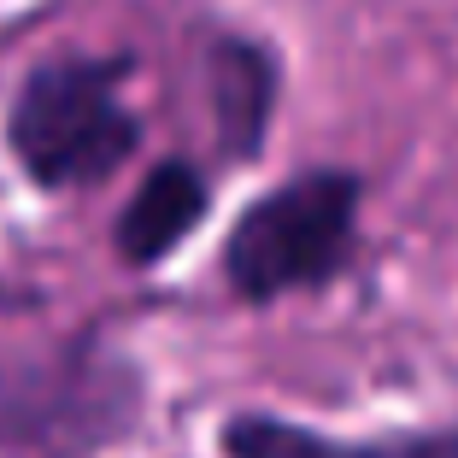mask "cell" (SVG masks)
I'll use <instances>...</instances> for the list:
<instances>
[{"instance_id": "cell-2", "label": "cell", "mask_w": 458, "mask_h": 458, "mask_svg": "<svg viewBox=\"0 0 458 458\" xmlns=\"http://www.w3.org/2000/svg\"><path fill=\"white\" fill-rule=\"evenodd\" d=\"M135 54H47L6 106V148L41 194L100 189L141 153V112L123 100Z\"/></svg>"}, {"instance_id": "cell-1", "label": "cell", "mask_w": 458, "mask_h": 458, "mask_svg": "<svg viewBox=\"0 0 458 458\" xmlns=\"http://www.w3.org/2000/svg\"><path fill=\"white\" fill-rule=\"evenodd\" d=\"M364 194L370 182L352 165H306L270 182L224 229V288L253 311L335 288L359 259Z\"/></svg>"}, {"instance_id": "cell-6", "label": "cell", "mask_w": 458, "mask_h": 458, "mask_svg": "<svg viewBox=\"0 0 458 458\" xmlns=\"http://www.w3.org/2000/svg\"><path fill=\"white\" fill-rule=\"evenodd\" d=\"M224 458H458V423L429 429H382V435H335L318 423L283 418L265 405L229 411L217 429Z\"/></svg>"}, {"instance_id": "cell-3", "label": "cell", "mask_w": 458, "mask_h": 458, "mask_svg": "<svg viewBox=\"0 0 458 458\" xmlns=\"http://www.w3.org/2000/svg\"><path fill=\"white\" fill-rule=\"evenodd\" d=\"M148 377L106 335H71L0 359V453L95 458L141 423Z\"/></svg>"}, {"instance_id": "cell-4", "label": "cell", "mask_w": 458, "mask_h": 458, "mask_svg": "<svg viewBox=\"0 0 458 458\" xmlns=\"http://www.w3.org/2000/svg\"><path fill=\"white\" fill-rule=\"evenodd\" d=\"M200 82L206 118H212V153L224 171L259 165L270 148V123L283 106V54L270 36L253 30H217L200 41Z\"/></svg>"}, {"instance_id": "cell-5", "label": "cell", "mask_w": 458, "mask_h": 458, "mask_svg": "<svg viewBox=\"0 0 458 458\" xmlns=\"http://www.w3.org/2000/svg\"><path fill=\"white\" fill-rule=\"evenodd\" d=\"M217 182L206 165H194L189 153H165L159 165H148V176L130 189V200L112 217V253L123 270H159L165 259H176L212 217Z\"/></svg>"}]
</instances>
